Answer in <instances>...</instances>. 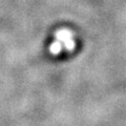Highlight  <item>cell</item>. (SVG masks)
Segmentation results:
<instances>
[{"label": "cell", "instance_id": "1", "mask_svg": "<svg viewBox=\"0 0 126 126\" xmlns=\"http://www.w3.org/2000/svg\"><path fill=\"white\" fill-rule=\"evenodd\" d=\"M72 37H73V34L67 30H61V31L57 32V34H56L57 40L61 41V42L67 41V40H69V39H72Z\"/></svg>", "mask_w": 126, "mask_h": 126}, {"label": "cell", "instance_id": "3", "mask_svg": "<svg viewBox=\"0 0 126 126\" xmlns=\"http://www.w3.org/2000/svg\"><path fill=\"white\" fill-rule=\"evenodd\" d=\"M63 43H64V47H65L66 49H68V50L74 49V47H75V42L73 41V39H69V40L63 42Z\"/></svg>", "mask_w": 126, "mask_h": 126}, {"label": "cell", "instance_id": "2", "mask_svg": "<svg viewBox=\"0 0 126 126\" xmlns=\"http://www.w3.org/2000/svg\"><path fill=\"white\" fill-rule=\"evenodd\" d=\"M61 48H62V44H61V41H55L52 45H50L49 47V50H50V53L54 54V55H58L59 53L61 52Z\"/></svg>", "mask_w": 126, "mask_h": 126}]
</instances>
